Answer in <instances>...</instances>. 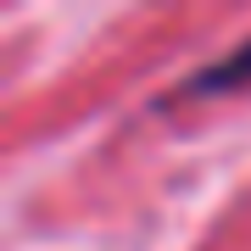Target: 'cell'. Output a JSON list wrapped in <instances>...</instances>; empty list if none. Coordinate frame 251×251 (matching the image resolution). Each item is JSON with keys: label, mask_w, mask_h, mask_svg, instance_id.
Listing matches in <instances>:
<instances>
[{"label": "cell", "mask_w": 251, "mask_h": 251, "mask_svg": "<svg viewBox=\"0 0 251 251\" xmlns=\"http://www.w3.org/2000/svg\"><path fill=\"white\" fill-rule=\"evenodd\" d=\"M234 90H251V39H240L229 56L206 62L201 73H190L184 84H173L168 100H212V95H234Z\"/></svg>", "instance_id": "obj_1"}]
</instances>
